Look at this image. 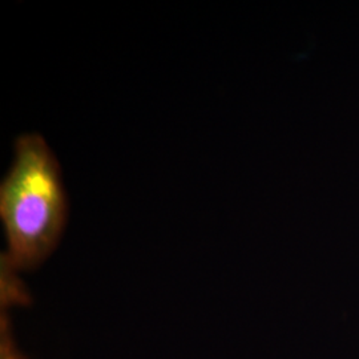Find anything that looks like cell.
Wrapping results in <instances>:
<instances>
[{
  "label": "cell",
  "instance_id": "obj_2",
  "mask_svg": "<svg viewBox=\"0 0 359 359\" xmlns=\"http://www.w3.org/2000/svg\"><path fill=\"white\" fill-rule=\"evenodd\" d=\"M19 270L13 266L8 258L1 255L0 262V304L7 310L13 306H26L29 294L26 286L18 276Z\"/></svg>",
  "mask_w": 359,
  "mask_h": 359
},
{
  "label": "cell",
  "instance_id": "obj_1",
  "mask_svg": "<svg viewBox=\"0 0 359 359\" xmlns=\"http://www.w3.org/2000/svg\"><path fill=\"white\" fill-rule=\"evenodd\" d=\"M0 219L16 269L34 270L57 248L68 219L62 168L39 133L15 142L13 160L0 184Z\"/></svg>",
  "mask_w": 359,
  "mask_h": 359
},
{
  "label": "cell",
  "instance_id": "obj_3",
  "mask_svg": "<svg viewBox=\"0 0 359 359\" xmlns=\"http://www.w3.org/2000/svg\"><path fill=\"white\" fill-rule=\"evenodd\" d=\"M0 359H27L16 345L7 313L0 317Z\"/></svg>",
  "mask_w": 359,
  "mask_h": 359
}]
</instances>
